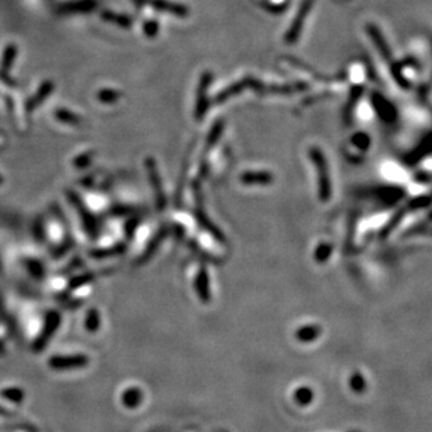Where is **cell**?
<instances>
[{
  "label": "cell",
  "mask_w": 432,
  "mask_h": 432,
  "mask_svg": "<svg viewBox=\"0 0 432 432\" xmlns=\"http://www.w3.org/2000/svg\"><path fill=\"white\" fill-rule=\"evenodd\" d=\"M140 395H139V392L137 390H129L125 396H123V401H125V404L128 406V407H134L140 400Z\"/></svg>",
  "instance_id": "277c9868"
},
{
  "label": "cell",
  "mask_w": 432,
  "mask_h": 432,
  "mask_svg": "<svg viewBox=\"0 0 432 432\" xmlns=\"http://www.w3.org/2000/svg\"><path fill=\"white\" fill-rule=\"evenodd\" d=\"M352 378H354V376H352ZM360 386H362V379H361V376L355 375V378L352 379V387H354L355 390H360Z\"/></svg>",
  "instance_id": "8992f818"
},
{
  "label": "cell",
  "mask_w": 432,
  "mask_h": 432,
  "mask_svg": "<svg viewBox=\"0 0 432 432\" xmlns=\"http://www.w3.org/2000/svg\"><path fill=\"white\" fill-rule=\"evenodd\" d=\"M60 323V318L58 313H52L48 316V320L45 323V327H44V332L42 335L39 336V338L36 340V348H44L45 344L48 343V340L50 338V336H53V332L58 329V326Z\"/></svg>",
  "instance_id": "7a4b0ae2"
},
{
  "label": "cell",
  "mask_w": 432,
  "mask_h": 432,
  "mask_svg": "<svg viewBox=\"0 0 432 432\" xmlns=\"http://www.w3.org/2000/svg\"><path fill=\"white\" fill-rule=\"evenodd\" d=\"M297 401H300L301 404H308L311 403V399H312V392L306 387H302L297 392Z\"/></svg>",
  "instance_id": "5b68a950"
},
{
  "label": "cell",
  "mask_w": 432,
  "mask_h": 432,
  "mask_svg": "<svg viewBox=\"0 0 432 432\" xmlns=\"http://www.w3.org/2000/svg\"><path fill=\"white\" fill-rule=\"evenodd\" d=\"M318 336V329L313 327V326H306L304 329H301L300 333H298V337L304 341H308V340H313L315 337Z\"/></svg>",
  "instance_id": "3957f363"
},
{
  "label": "cell",
  "mask_w": 432,
  "mask_h": 432,
  "mask_svg": "<svg viewBox=\"0 0 432 432\" xmlns=\"http://www.w3.org/2000/svg\"><path fill=\"white\" fill-rule=\"evenodd\" d=\"M88 360L83 355L76 357H53L49 360L50 368L55 369H73V368H83L87 365Z\"/></svg>",
  "instance_id": "6da1fadb"
}]
</instances>
